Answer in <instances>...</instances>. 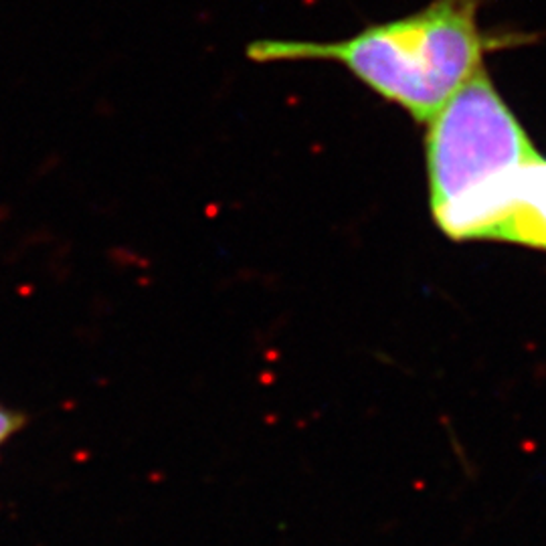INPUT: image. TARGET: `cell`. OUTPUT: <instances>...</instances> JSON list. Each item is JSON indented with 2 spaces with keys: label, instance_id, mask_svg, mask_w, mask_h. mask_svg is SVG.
Listing matches in <instances>:
<instances>
[{
  "label": "cell",
  "instance_id": "obj_4",
  "mask_svg": "<svg viewBox=\"0 0 546 546\" xmlns=\"http://www.w3.org/2000/svg\"><path fill=\"white\" fill-rule=\"evenodd\" d=\"M27 419L19 411H13L0 403V445H5L17 431L25 427Z\"/></svg>",
  "mask_w": 546,
  "mask_h": 546
},
{
  "label": "cell",
  "instance_id": "obj_2",
  "mask_svg": "<svg viewBox=\"0 0 546 546\" xmlns=\"http://www.w3.org/2000/svg\"><path fill=\"white\" fill-rule=\"evenodd\" d=\"M536 154L526 128L483 67L425 124V168L435 223L449 219Z\"/></svg>",
  "mask_w": 546,
  "mask_h": 546
},
{
  "label": "cell",
  "instance_id": "obj_3",
  "mask_svg": "<svg viewBox=\"0 0 546 546\" xmlns=\"http://www.w3.org/2000/svg\"><path fill=\"white\" fill-rule=\"evenodd\" d=\"M471 241L546 251V156L536 154L489 186L469 217Z\"/></svg>",
  "mask_w": 546,
  "mask_h": 546
},
{
  "label": "cell",
  "instance_id": "obj_1",
  "mask_svg": "<svg viewBox=\"0 0 546 546\" xmlns=\"http://www.w3.org/2000/svg\"><path fill=\"white\" fill-rule=\"evenodd\" d=\"M493 47L477 23V0H431L417 13L340 41L261 39L247 47V57L257 63H338L425 126L485 67Z\"/></svg>",
  "mask_w": 546,
  "mask_h": 546
}]
</instances>
